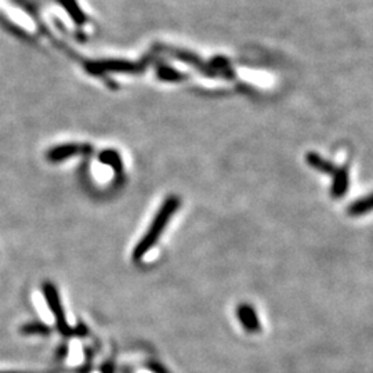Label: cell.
<instances>
[{
	"label": "cell",
	"mask_w": 373,
	"mask_h": 373,
	"mask_svg": "<svg viewBox=\"0 0 373 373\" xmlns=\"http://www.w3.org/2000/svg\"><path fill=\"white\" fill-rule=\"evenodd\" d=\"M178 205H180V202L174 197L169 198L168 201L163 203L161 210L156 213L149 230L145 232L142 242L136 246V249L133 252V260L134 261H139L156 243L158 238L161 236V234L163 232L165 227L168 226L169 220L172 219L174 212L178 209Z\"/></svg>",
	"instance_id": "obj_1"
},
{
	"label": "cell",
	"mask_w": 373,
	"mask_h": 373,
	"mask_svg": "<svg viewBox=\"0 0 373 373\" xmlns=\"http://www.w3.org/2000/svg\"><path fill=\"white\" fill-rule=\"evenodd\" d=\"M45 296H46V300H47L50 309L53 310V313L56 316V321H57L59 331H62V332L67 333L69 331V328H68V323H67V319H65L64 310H62V307L59 304V297H58L56 287H53L52 284H46L45 285Z\"/></svg>",
	"instance_id": "obj_2"
},
{
	"label": "cell",
	"mask_w": 373,
	"mask_h": 373,
	"mask_svg": "<svg viewBox=\"0 0 373 373\" xmlns=\"http://www.w3.org/2000/svg\"><path fill=\"white\" fill-rule=\"evenodd\" d=\"M88 151H90L88 145H81V144L58 145L49 152V159H52L53 162H58V161H64V159L74 156V155H78V154H87Z\"/></svg>",
	"instance_id": "obj_3"
},
{
	"label": "cell",
	"mask_w": 373,
	"mask_h": 373,
	"mask_svg": "<svg viewBox=\"0 0 373 373\" xmlns=\"http://www.w3.org/2000/svg\"><path fill=\"white\" fill-rule=\"evenodd\" d=\"M238 316L243 325V328L249 332H256L258 331V319L252 307L248 306H241L238 310Z\"/></svg>",
	"instance_id": "obj_4"
},
{
	"label": "cell",
	"mask_w": 373,
	"mask_h": 373,
	"mask_svg": "<svg viewBox=\"0 0 373 373\" xmlns=\"http://www.w3.org/2000/svg\"><path fill=\"white\" fill-rule=\"evenodd\" d=\"M336 174V178H335V185H333V197H343L345 195V190H347V185H348V176H347V171L342 169L339 172L335 173Z\"/></svg>",
	"instance_id": "obj_5"
},
{
	"label": "cell",
	"mask_w": 373,
	"mask_h": 373,
	"mask_svg": "<svg viewBox=\"0 0 373 373\" xmlns=\"http://www.w3.org/2000/svg\"><path fill=\"white\" fill-rule=\"evenodd\" d=\"M369 210H373V195L372 197H368V198H364L362 201L355 202L351 207H350V214L352 216H358V214H364Z\"/></svg>",
	"instance_id": "obj_6"
},
{
	"label": "cell",
	"mask_w": 373,
	"mask_h": 373,
	"mask_svg": "<svg viewBox=\"0 0 373 373\" xmlns=\"http://www.w3.org/2000/svg\"><path fill=\"white\" fill-rule=\"evenodd\" d=\"M309 163H310L311 166L316 168L318 171H322L323 173H331V174L336 173L335 172V168H333L329 162L323 161L322 158H319L316 154H310V155H309Z\"/></svg>",
	"instance_id": "obj_7"
}]
</instances>
